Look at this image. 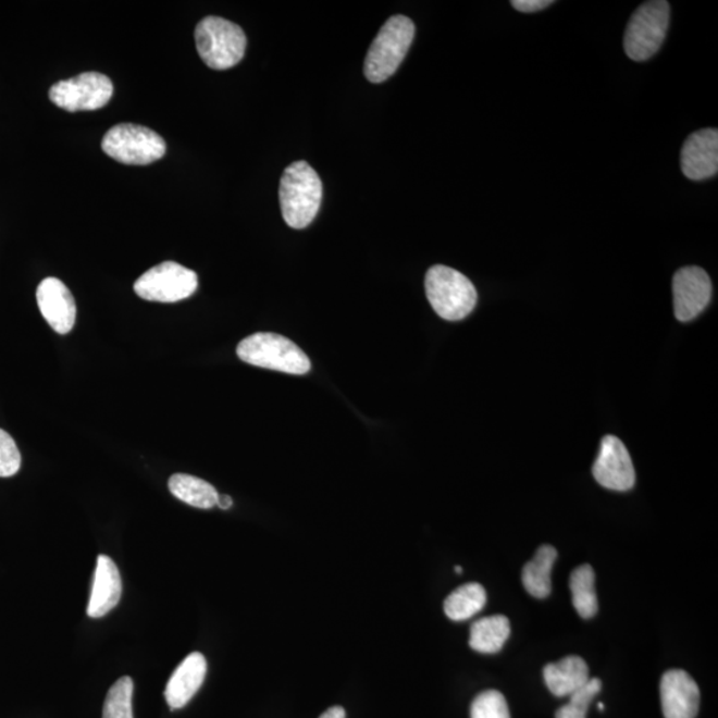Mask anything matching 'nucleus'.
Masks as SVG:
<instances>
[{
  "label": "nucleus",
  "instance_id": "31",
  "mask_svg": "<svg viewBox=\"0 0 718 718\" xmlns=\"http://www.w3.org/2000/svg\"><path fill=\"white\" fill-rule=\"evenodd\" d=\"M598 709H602V710H603V709H604V705H603V704H598Z\"/></svg>",
  "mask_w": 718,
  "mask_h": 718
},
{
  "label": "nucleus",
  "instance_id": "19",
  "mask_svg": "<svg viewBox=\"0 0 718 718\" xmlns=\"http://www.w3.org/2000/svg\"><path fill=\"white\" fill-rule=\"evenodd\" d=\"M558 558V550L553 546H542L536 550L535 558L523 568L522 582L531 596L544 598L550 594V571Z\"/></svg>",
  "mask_w": 718,
  "mask_h": 718
},
{
  "label": "nucleus",
  "instance_id": "25",
  "mask_svg": "<svg viewBox=\"0 0 718 718\" xmlns=\"http://www.w3.org/2000/svg\"><path fill=\"white\" fill-rule=\"evenodd\" d=\"M471 718H511L505 696L490 690L478 694L471 705Z\"/></svg>",
  "mask_w": 718,
  "mask_h": 718
},
{
  "label": "nucleus",
  "instance_id": "29",
  "mask_svg": "<svg viewBox=\"0 0 718 718\" xmlns=\"http://www.w3.org/2000/svg\"><path fill=\"white\" fill-rule=\"evenodd\" d=\"M218 506L221 508V510H230V508L233 506L231 496L219 495Z\"/></svg>",
  "mask_w": 718,
  "mask_h": 718
},
{
  "label": "nucleus",
  "instance_id": "26",
  "mask_svg": "<svg viewBox=\"0 0 718 718\" xmlns=\"http://www.w3.org/2000/svg\"><path fill=\"white\" fill-rule=\"evenodd\" d=\"M22 457L16 442L0 429V478L14 476L20 471Z\"/></svg>",
  "mask_w": 718,
  "mask_h": 718
},
{
  "label": "nucleus",
  "instance_id": "8",
  "mask_svg": "<svg viewBox=\"0 0 718 718\" xmlns=\"http://www.w3.org/2000/svg\"><path fill=\"white\" fill-rule=\"evenodd\" d=\"M199 287V277L177 262L165 261L149 269L136 281V295L147 301L173 304L190 297Z\"/></svg>",
  "mask_w": 718,
  "mask_h": 718
},
{
  "label": "nucleus",
  "instance_id": "2",
  "mask_svg": "<svg viewBox=\"0 0 718 718\" xmlns=\"http://www.w3.org/2000/svg\"><path fill=\"white\" fill-rule=\"evenodd\" d=\"M416 26L409 17L392 16L380 29L364 60V76L371 83H382L397 72L414 40Z\"/></svg>",
  "mask_w": 718,
  "mask_h": 718
},
{
  "label": "nucleus",
  "instance_id": "5",
  "mask_svg": "<svg viewBox=\"0 0 718 718\" xmlns=\"http://www.w3.org/2000/svg\"><path fill=\"white\" fill-rule=\"evenodd\" d=\"M237 356L253 367L287 374H307L311 368L308 356L295 343L274 333L249 335L238 344Z\"/></svg>",
  "mask_w": 718,
  "mask_h": 718
},
{
  "label": "nucleus",
  "instance_id": "28",
  "mask_svg": "<svg viewBox=\"0 0 718 718\" xmlns=\"http://www.w3.org/2000/svg\"><path fill=\"white\" fill-rule=\"evenodd\" d=\"M320 718H346L345 709L341 706H333V708L327 709Z\"/></svg>",
  "mask_w": 718,
  "mask_h": 718
},
{
  "label": "nucleus",
  "instance_id": "18",
  "mask_svg": "<svg viewBox=\"0 0 718 718\" xmlns=\"http://www.w3.org/2000/svg\"><path fill=\"white\" fill-rule=\"evenodd\" d=\"M510 633V620L505 615L488 616L471 626L470 646L479 654H498Z\"/></svg>",
  "mask_w": 718,
  "mask_h": 718
},
{
  "label": "nucleus",
  "instance_id": "27",
  "mask_svg": "<svg viewBox=\"0 0 718 718\" xmlns=\"http://www.w3.org/2000/svg\"><path fill=\"white\" fill-rule=\"evenodd\" d=\"M553 4V0H512L511 5L515 10L520 12H536L547 9Z\"/></svg>",
  "mask_w": 718,
  "mask_h": 718
},
{
  "label": "nucleus",
  "instance_id": "6",
  "mask_svg": "<svg viewBox=\"0 0 718 718\" xmlns=\"http://www.w3.org/2000/svg\"><path fill=\"white\" fill-rule=\"evenodd\" d=\"M669 17L670 5L666 0H652L640 5L626 29L627 57L634 62L654 57L666 39Z\"/></svg>",
  "mask_w": 718,
  "mask_h": 718
},
{
  "label": "nucleus",
  "instance_id": "9",
  "mask_svg": "<svg viewBox=\"0 0 718 718\" xmlns=\"http://www.w3.org/2000/svg\"><path fill=\"white\" fill-rule=\"evenodd\" d=\"M112 96V81L99 72H84L72 79L53 84L50 89L52 103L69 112L100 110Z\"/></svg>",
  "mask_w": 718,
  "mask_h": 718
},
{
  "label": "nucleus",
  "instance_id": "1",
  "mask_svg": "<svg viewBox=\"0 0 718 718\" xmlns=\"http://www.w3.org/2000/svg\"><path fill=\"white\" fill-rule=\"evenodd\" d=\"M322 182L307 161H296L286 168L280 183L281 212L293 230H304L320 211Z\"/></svg>",
  "mask_w": 718,
  "mask_h": 718
},
{
  "label": "nucleus",
  "instance_id": "12",
  "mask_svg": "<svg viewBox=\"0 0 718 718\" xmlns=\"http://www.w3.org/2000/svg\"><path fill=\"white\" fill-rule=\"evenodd\" d=\"M36 301L48 325L58 334H69L75 326L76 302L62 281L48 277L36 289Z\"/></svg>",
  "mask_w": 718,
  "mask_h": 718
},
{
  "label": "nucleus",
  "instance_id": "22",
  "mask_svg": "<svg viewBox=\"0 0 718 718\" xmlns=\"http://www.w3.org/2000/svg\"><path fill=\"white\" fill-rule=\"evenodd\" d=\"M570 589L572 603L583 619H591L597 614L595 572L590 565H583L571 573Z\"/></svg>",
  "mask_w": 718,
  "mask_h": 718
},
{
  "label": "nucleus",
  "instance_id": "23",
  "mask_svg": "<svg viewBox=\"0 0 718 718\" xmlns=\"http://www.w3.org/2000/svg\"><path fill=\"white\" fill-rule=\"evenodd\" d=\"M132 697H134V681L125 676L108 691L103 718H134Z\"/></svg>",
  "mask_w": 718,
  "mask_h": 718
},
{
  "label": "nucleus",
  "instance_id": "21",
  "mask_svg": "<svg viewBox=\"0 0 718 718\" xmlns=\"http://www.w3.org/2000/svg\"><path fill=\"white\" fill-rule=\"evenodd\" d=\"M486 602V590L481 584L467 583L447 596L443 608L448 619L463 621L481 612Z\"/></svg>",
  "mask_w": 718,
  "mask_h": 718
},
{
  "label": "nucleus",
  "instance_id": "16",
  "mask_svg": "<svg viewBox=\"0 0 718 718\" xmlns=\"http://www.w3.org/2000/svg\"><path fill=\"white\" fill-rule=\"evenodd\" d=\"M207 669L206 657L200 652L184 658L165 686L164 696L171 709H182L190 702L206 680Z\"/></svg>",
  "mask_w": 718,
  "mask_h": 718
},
{
  "label": "nucleus",
  "instance_id": "3",
  "mask_svg": "<svg viewBox=\"0 0 718 718\" xmlns=\"http://www.w3.org/2000/svg\"><path fill=\"white\" fill-rule=\"evenodd\" d=\"M197 52L212 70H227L242 62L247 36L236 23L220 16H207L195 32Z\"/></svg>",
  "mask_w": 718,
  "mask_h": 718
},
{
  "label": "nucleus",
  "instance_id": "14",
  "mask_svg": "<svg viewBox=\"0 0 718 718\" xmlns=\"http://www.w3.org/2000/svg\"><path fill=\"white\" fill-rule=\"evenodd\" d=\"M681 170L688 178L696 180V182L717 175V129L697 131L688 137L681 149Z\"/></svg>",
  "mask_w": 718,
  "mask_h": 718
},
{
  "label": "nucleus",
  "instance_id": "24",
  "mask_svg": "<svg viewBox=\"0 0 718 718\" xmlns=\"http://www.w3.org/2000/svg\"><path fill=\"white\" fill-rule=\"evenodd\" d=\"M602 691V681L590 679L579 691L570 696V702L556 711L555 718H586L592 700Z\"/></svg>",
  "mask_w": 718,
  "mask_h": 718
},
{
  "label": "nucleus",
  "instance_id": "13",
  "mask_svg": "<svg viewBox=\"0 0 718 718\" xmlns=\"http://www.w3.org/2000/svg\"><path fill=\"white\" fill-rule=\"evenodd\" d=\"M660 696L666 718H696L698 715V685L685 670L670 669L664 673Z\"/></svg>",
  "mask_w": 718,
  "mask_h": 718
},
{
  "label": "nucleus",
  "instance_id": "7",
  "mask_svg": "<svg viewBox=\"0 0 718 718\" xmlns=\"http://www.w3.org/2000/svg\"><path fill=\"white\" fill-rule=\"evenodd\" d=\"M103 151L119 163L148 165L164 158L166 144L163 137L143 125L122 123L107 132Z\"/></svg>",
  "mask_w": 718,
  "mask_h": 718
},
{
  "label": "nucleus",
  "instance_id": "17",
  "mask_svg": "<svg viewBox=\"0 0 718 718\" xmlns=\"http://www.w3.org/2000/svg\"><path fill=\"white\" fill-rule=\"evenodd\" d=\"M544 681L556 697H570L590 680V669L582 657L567 656L543 669Z\"/></svg>",
  "mask_w": 718,
  "mask_h": 718
},
{
  "label": "nucleus",
  "instance_id": "4",
  "mask_svg": "<svg viewBox=\"0 0 718 718\" xmlns=\"http://www.w3.org/2000/svg\"><path fill=\"white\" fill-rule=\"evenodd\" d=\"M424 287L431 307L443 320H463L475 308L478 301L475 286L465 274L453 268L445 265L430 268Z\"/></svg>",
  "mask_w": 718,
  "mask_h": 718
},
{
  "label": "nucleus",
  "instance_id": "20",
  "mask_svg": "<svg viewBox=\"0 0 718 718\" xmlns=\"http://www.w3.org/2000/svg\"><path fill=\"white\" fill-rule=\"evenodd\" d=\"M171 494L178 500L202 510L218 506L219 493L211 483L188 474H175L168 482Z\"/></svg>",
  "mask_w": 718,
  "mask_h": 718
},
{
  "label": "nucleus",
  "instance_id": "30",
  "mask_svg": "<svg viewBox=\"0 0 718 718\" xmlns=\"http://www.w3.org/2000/svg\"><path fill=\"white\" fill-rule=\"evenodd\" d=\"M455 571H457L458 573H462V567L459 566L455 567Z\"/></svg>",
  "mask_w": 718,
  "mask_h": 718
},
{
  "label": "nucleus",
  "instance_id": "15",
  "mask_svg": "<svg viewBox=\"0 0 718 718\" xmlns=\"http://www.w3.org/2000/svg\"><path fill=\"white\" fill-rule=\"evenodd\" d=\"M122 592V578L115 561L110 556L99 555L87 608L89 618L100 619L111 612L117 606Z\"/></svg>",
  "mask_w": 718,
  "mask_h": 718
},
{
  "label": "nucleus",
  "instance_id": "11",
  "mask_svg": "<svg viewBox=\"0 0 718 718\" xmlns=\"http://www.w3.org/2000/svg\"><path fill=\"white\" fill-rule=\"evenodd\" d=\"M711 283L704 269L682 268L673 277V302L676 319L688 322L696 319L708 307Z\"/></svg>",
  "mask_w": 718,
  "mask_h": 718
},
{
  "label": "nucleus",
  "instance_id": "10",
  "mask_svg": "<svg viewBox=\"0 0 718 718\" xmlns=\"http://www.w3.org/2000/svg\"><path fill=\"white\" fill-rule=\"evenodd\" d=\"M592 472L596 482L608 490L628 491L636 482L631 455L624 443L614 435L604 436Z\"/></svg>",
  "mask_w": 718,
  "mask_h": 718
}]
</instances>
